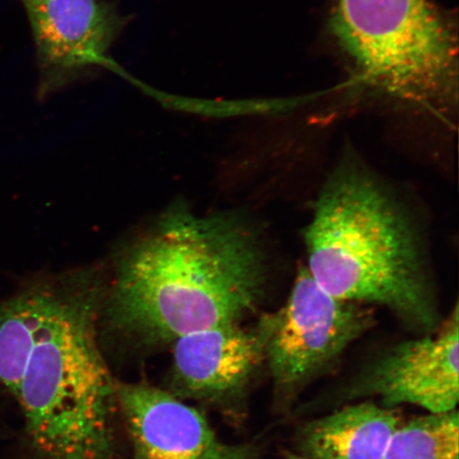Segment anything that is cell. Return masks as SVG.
<instances>
[{
	"label": "cell",
	"mask_w": 459,
	"mask_h": 459,
	"mask_svg": "<svg viewBox=\"0 0 459 459\" xmlns=\"http://www.w3.org/2000/svg\"><path fill=\"white\" fill-rule=\"evenodd\" d=\"M271 258L242 214L198 215L175 205L120 257L101 313L143 348L239 324L265 298Z\"/></svg>",
	"instance_id": "6da1fadb"
},
{
	"label": "cell",
	"mask_w": 459,
	"mask_h": 459,
	"mask_svg": "<svg viewBox=\"0 0 459 459\" xmlns=\"http://www.w3.org/2000/svg\"><path fill=\"white\" fill-rule=\"evenodd\" d=\"M303 239L306 267L331 295L385 307L418 331L437 329V290L423 230L358 153H343L326 178Z\"/></svg>",
	"instance_id": "7a4b0ae2"
},
{
	"label": "cell",
	"mask_w": 459,
	"mask_h": 459,
	"mask_svg": "<svg viewBox=\"0 0 459 459\" xmlns=\"http://www.w3.org/2000/svg\"><path fill=\"white\" fill-rule=\"evenodd\" d=\"M25 290L33 342L15 399L34 459H115L117 381L99 340L105 285L78 271Z\"/></svg>",
	"instance_id": "3957f363"
},
{
	"label": "cell",
	"mask_w": 459,
	"mask_h": 459,
	"mask_svg": "<svg viewBox=\"0 0 459 459\" xmlns=\"http://www.w3.org/2000/svg\"><path fill=\"white\" fill-rule=\"evenodd\" d=\"M330 27L378 94L432 112L457 105V33L433 0H334Z\"/></svg>",
	"instance_id": "277c9868"
},
{
	"label": "cell",
	"mask_w": 459,
	"mask_h": 459,
	"mask_svg": "<svg viewBox=\"0 0 459 459\" xmlns=\"http://www.w3.org/2000/svg\"><path fill=\"white\" fill-rule=\"evenodd\" d=\"M375 324L372 307L331 295L304 266L283 306L263 314L254 330L275 383L290 388L337 358Z\"/></svg>",
	"instance_id": "5b68a950"
},
{
	"label": "cell",
	"mask_w": 459,
	"mask_h": 459,
	"mask_svg": "<svg viewBox=\"0 0 459 459\" xmlns=\"http://www.w3.org/2000/svg\"><path fill=\"white\" fill-rule=\"evenodd\" d=\"M25 7L42 96L66 88L99 65L125 27L124 17L106 0H43Z\"/></svg>",
	"instance_id": "8992f818"
},
{
	"label": "cell",
	"mask_w": 459,
	"mask_h": 459,
	"mask_svg": "<svg viewBox=\"0 0 459 459\" xmlns=\"http://www.w3.org/2000/svg\"><path fill=\"white\" fill-rule=\"evenodd\" d=\"M134 459H251L248 447L222 443L208 419L169 390L117 382Z\"/></svg>",
	"instance_id": "52a82bcc"
},
{
	"label": "cell",
	"mask_w": 459,
	"mask_h": 459,
	"mask_svg": "<svg viewBox=\"0 0 459 459\" xmlns=\"http://www.w3.org/2000/svg\"><path fill=\"white\" fill-rule=\"evenodd\" d=\"M458 307L435 334L405 342L378 360L368 378L384 404H414L429 412L455 410L459 400Z\"/></svg>",
	"instance_id": "ba28073f"
},
{
	"label": "cell",
	"mask_w": 459,
	"mask_h": 459,
	"mask_svg": "<svg viewBox=\"0 0 459 459\" xmlns=\"http://www.w3.org/2000/svg\"><path fill=\"white\" fill-rule=\"evenodd\" d=\"M263 360L254 329L233 324L191 333L174 342L168 390L186 402L221 403L242 392Z\"/></svg>",
	"instance_id": "9c48e42d"
},
{
	"label": "cell",
	"mask_w": 459,
	"mask_h": 459,
	"mask_svg": "<svg viewBox=\"0 0 459 459\" xmlns=\"http://www.w3.org/2000/svg\"><path fill=\"white\" fill-rule=\"evenodd\" d=\"M401 418L371 402L346 407L309 424L302 446L309 459H384Z\"/></svg>",
	"instance_id": "30bf717a"
},
{
	"label": "cell",
	"mask_w": 459,
	"mask_h": 459,
	"mask_svg": "<svg viewBox=\"0 0 459 459\" xmlns=\"http://www.w3.org/2000/svg\"><path fill=\"white\" fill-rule=\"evenodd\" d=\"M457 410L429 412L394 430L384 459H458Z\"/></svg>",
	"instance_id": "8fae6325"
},
{
	"label": "cell",
	"mask_w": 459,
	"mask_h": 459,
	"mask_svg": "<svg viewBox=\"0 0 459 459\" xmlns=\"http://www.w3.org/2000/svg\"><path fill=\"white\" fill-rule=\"evenodd\" d=\"M25 4H36L39 2H43V0H22Z\"/></svg>",
	"instance_id": "7c38bea8"
},
{
	"label": "cell",
	"mask_w": 459,
	"mask_h": 459,
	"mask_svg": "<svg viewBox=\"0 0 459 459\" xmlns=\"http://www.w3.org/2000/svg\"><path fill=\"white\" fill-rule=\"evenodd\" d=\"M289 459H309V458L302 457V456H297V455H290Z\"/></svg>",
	"instance_id": "4fadbf2b"
}]
</instances>
